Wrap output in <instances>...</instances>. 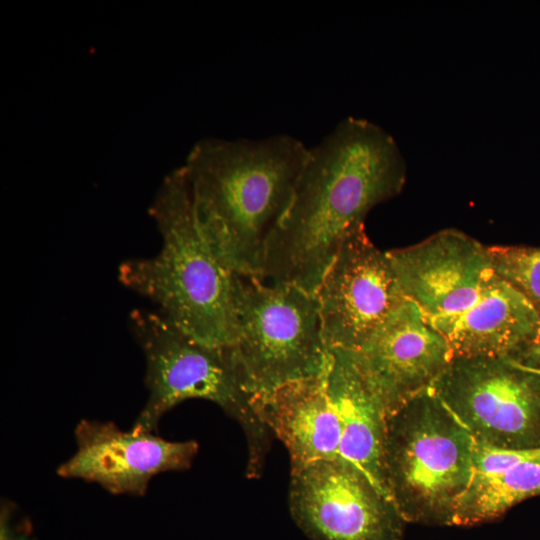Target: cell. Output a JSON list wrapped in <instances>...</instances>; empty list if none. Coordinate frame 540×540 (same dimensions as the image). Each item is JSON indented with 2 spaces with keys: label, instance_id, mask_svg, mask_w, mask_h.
<instances>
[{
  "label": "cell",
  "instance_id": "1",
  "mask_svg": "<svg viewBox=\"0 0 540 540\" xmlns=\"http://www.w3.org/2000/svg\"><path fill=\"white\" fill-rule=\"evenodd\" d=\"M406 163L393 136L347 117L309 148L292 200L267 245L261 279L316 293L344 239L397 196Z\"/></svg>",
  "mask_w": 540,
  "mask_h": 540
},
{
  "label": "cell",
  "instance_id": "2",
  "mask_svg": "<svg viewBox=\"0 0 540 540\" xmlns=\"http://www.w3.org/2000/svg\"><path fill=\"white\" fill-rule=\"evenodd\" d=\"M309 147L287 134L198 140L183 165L199 230L219 261L262 277L268 242L293 197Z\"/></svg>",
  "mask_w": 540,
  "mask_h": 540
},
{
  "label": "cell",
  "instance_id": "3",
  "mask_svg": "<svg viewBox=\"0 0 540 540\" xmlns=\"http://www.w3.org/2000/svg\"><path fill=\"white\" fill-rule=\"evenodd\" d=\"M405 297L454 358L509 356L540 335V315L495 271L488 246L456 229L389 250Z\"/></svg>",
  "mask_w": 540,
  "mask_h": 540
},
{
  "label": "cell",
  "instance_id": "4",
  "mask_svg": "<svg viewBox=\"0 0 540 540\" xmlns=\"http://www.w3.org/2000/svg\"><path fill=\"white\" fill-rule=\"evenodd\" d=\"M149 213L160 233V250L122 262L119 281L149 299L160 315L190 337L231 347L236 335L234 273L199 230L183 166L165 176Z\"/></svg>",
  "mask_w": 540,
  "mask_h": 540
},
{
  "label": "cell",
  "instance_id": "5",
  "mask_svg": "<svg viewBox=\"0 0 540 540\" xmlns=\"http://www.w3.org/2000/svg\"><path fill=\"white\" fill-rule=\"evenodd\" d=\"M129 326L144 355L148 390L131 430L152 433L163 415L179 403L211 401L240 424L248 447L247 476L260 477L272 434L245 388L231 347L204 344L157 311L133 310Z\"/></svg>",
  "mask_w": 540,
  "mask_h": 540
},
{
  "label": "cell",
  "instance_id": "6",
  "mask_svg": "<svg viewBox=\"0 0 540 540\" xmlns=\"http://www.w3.org/2000/svg\"><path fill=\"white\" fill-rule=\"evenodd\" d=\"M474 444L431 387L387 415L386 486L405 522L452 525L473 474Z\"/></svg>",
  "mask_w": 540,
  "mask_h": 540
},
{
  "label": "cell",
  "instance_id": "7",
  "mask_svg": "<svg viewBox=\"0 0 540 540\" xmlns=\"http://www.w3.org/2000/svg\"><path fill=\"white\" fill-rule=\"evenodd\" d=\"M233 292L236 335L231 349L254 401L323 369L328 348L314 294L236 273Z\"/></svg>",
  "mask_w": 540,
  "mask_h": 540
},
{
  "label": "cell",
  "instance_id": "8",
  "mask_svg": "<svg viewBox=\"0 0 540 540\" xmlns=\"http://www.w3.org/2000/svg\"><path fill=\"white\" fill-rule=\"evenodd\" d=\"M431 389L476 443L540 449V370L507 356L454 358Z\"/></svg>",
  "mask_w": 540,
  "mask_h": 540
},
{
  "label": "cell",
  "instance_id": "9",
  "mask_svg": "<svg viewBox=\"0 0 540 540\" xmlns=\"http://www.w3.org/2000/svg\"><path fill=\"white\" fill-rule=\"evenodd\" d=\"M288 505L310 540H402L405 520L393 500L342 458L291 471Z\"/></svg>",
  "mask_w": 540,
  "mask_h": 540
},
{
  "label": "cell",
  "instance_id": "10",
  "mask_svg": "<svg viewBox=\"0 0 540 540\" xmlns=\"http://www.w3.org/2000/svg\"><path fill=\"white\" fill-rule=\"evenodd\" d=\"M315 296L326 347L352 351L407 299L388 251L364 227L344 239Z\"/></svg>",
  "mask_w": 540,
  "mask_h": 540
},
{
  "label": "cell",
  "instance_id": "11",
  "mask_svg": "<svg viewBox=\"0 0 540 540\" xmlns=\"http://www.w3.org/2000/svg\"><path fill=\"white\" fill-rule=\"evenodd\" d=\"M74 434L77 450L59 465L58 476L98 484L114 495L144 496L154 476L189 469L199 450L195 440L124 431L110 421L82 419Z\"/></svg>",
  "mask_w": 540,
  "mask_h": 540
},
{
  "label": "cell",
  "instance_id": "12",
  "mask_svg": "<svg viewBox=\"0 0 540 540\" xmlns=\"http://www.w3.org/2000/svg\"><path fill=\"white\" fill-rule=\"evenodd\" d=\"M379 396L386 417L429 388L454 359L444 336L405 299L357 350H350Z\"/></svg>",
  "mask_w": 540,
  "mask_h": 540
},
{
  "label": "cell",
  "instance_id": "13",
  "mask_svg": "<svg viewBox=\"0 0 540 540\" xmlns=\"http://www.w3.org/2000/svg\"><path fill=\"white\" fill-rule=\"evenodd\" d=\"M254 407L271 434L286 447L291 471L340 457L341 428L328 392L325 365L318 374L255 400Z\"/></svg>",
  "mask_w": 540,
  "mask_h": 540
},
{
  "label": "cell",
  "instance_id": "14",
  "mask_svg": "<svg viewBox=\"0 0 540 540\" xmlns=\"http://www.w3.org/2000/svg\"><path fill=\"white\" fill-rule=\"evenodd\" d=\"M325 373L341 428L340 457L362 469L390 497L383 455L386 410L379 396L350 350L328 348Z\"/></svg>",
  "mask_w": 540,
  "mask_h": 540
},
{
  "label": "cell",
  "instance_id": "15",
  "mask_svg": "<svg viewBox=\"0 0 540 540\" xmlns=\"http://www.w3.org/2000/svg\"><path fill=\"white\" fill-rule=\"evenodd\" d=\"M540 494V460L496 473H473L459 498L452 525L472 526L501 516L512 506Z\"/></svg>",
  "mask_w": 540,
  "mask_h": 540
},
{
  "label": "cell",
  "instance_id": "16",
  "mask_svg": "<svg viewBox=\"0 0 540 540\" xmlns=\"http://www.w3.org/2000/svg\"><path fill=\"white\" fill-rule=\"evenodd\" d=\"M496 273L521 293L540 315V248L488 246Z\"/></svg>",
  "mask_w": 540,
  "mask_h": 540
},
{
  "label": "cell",
  "instance_id": "17",
  "mask_svg": "<svg viewBox=\"0 0 540 540\" xmlns=\"http://www.w3.org/2000/svg\"><path fill=\"white\" fill-rule=\"evenodd\" d=\"M16 506L13 502L4 500L1 503V540H32L28 526L16 525L14 520Z\"/></svg>",
  "mask_w": 540,
  "mask_h": 540
},
{
  "label": "cell",
  "instance_id": "18",
  "mask_svg": "<svg viewBox=\"0 0 540 540\" xmlns=\"http://www.w3.org/2000/svg\"><path fill=\"white\" fill-rule=\"evenodd\" d=\"M507 357L524 366L540 370V335Z\"/></svg>",
  "mask_w": 540,
  "mask_h": 540
}]
</instances>
